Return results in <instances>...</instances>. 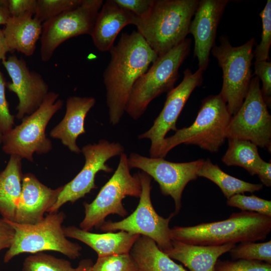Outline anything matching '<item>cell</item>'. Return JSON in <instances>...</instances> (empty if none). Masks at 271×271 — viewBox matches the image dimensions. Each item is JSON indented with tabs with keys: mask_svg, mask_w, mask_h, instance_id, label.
<instances>
[{
	"mask_svg": "<svg viewBox=\"0 0 271 271\" xmlns=\"http://www.w3.org/2000/svg\"><path fill=\"white\" fill-rule=\"evenodd\" d=\"M114 2L140 18L146 16L149 13L154 0H114Z\"/></svg>",
	"mask_w": 271,
	"mask_h": 271,
	"instance_id": "38",
	"label": "cell"
},
{
	"mask_svg": "<svg viewBox=\"0 0 271 271\" xmlns=\"http://www.w3.org/2000/svg\"><path fill=\"white\" fill-rule=\"evenodd\" d=\"M228 148L222 158L227 166L243 168L251 176L256 175L263 161L260 157L257 146L250 141L228 139Z\"/></svg>",
	"mask_w": 271,
	"mask_h": 271,
	"instance_id": "27",
	"label": "cell"
},
{
	"mask_svg": "<svg viewBox=\"0 0 271 271\" xmlns=\"http://www.w3.org/2000/svg\"><path fill=\"white\" fill-rule=\"evenodd\" d=\"M191 40L185 39L164 54L159 56L133 84L125 112L134 120L145 112L150 102L174 88L179 69L190 51Z\"/></svg>",
	"mask_w": 271,
	"mask_h": 271,
	"instance_id": "5",
	"label": "cell"
},
{
	"mask_svg": "<svg viewBox=\"0 0 271 271\" xmlns=\"http://www.w3.org/2000/svg\"><path fill=\"white\" fill-rule=\"evenodd\" d=\"M22 158L12 155L4 170L0 172V214L5 219L14 221L22 191Z\"/></svg>",
	"mask_w": 271,
	"mask_h": 271,
	"instance_id": "24",
	"label": "cell"
},
{
	"mask_svg": "<svg viewBox=\"0 0 271 271\" xmlns=\"http://www.w3.org/2000/svg\"><path fill=\"white\" fill-rule=\"evenodd\" d=\"M93 97L70 96L66 100V112L62 120L50 132V136L60 140L72 152L79 154L81 150L76 144L77 138L85 133V118L94 105Z\"/></svg>",
	"mask_w": 271,
	"mask_h": 271,
	"instance_id": "19",
	"label": "cell"
},
{
	"mask_svg": "<svg viewBox=\"0 0 271 271\" xmlns=\"http://www.w3.org/2000/svg\"><path fill=\"white\" fill-rule=\"evenodd\" d=\"M220 44L211 49L223 72L222 86L219 94L226 103L231 116L240 108L253 77L252 61L254 58V38L239 46H232L225 35L219 38Z\"/></svg>",
	"mask_w": 271,
	"mask_h": 271,
	"instance_id": "7",
	"label": "cell"
},
{
	"mask_svg": "<svg viewBox=\"0 0 271 271\" xmlns=\"http://www.w3.org/2000/svg\"><path fill=\"white\" fill-rule=\"evenodd\" d=\"M65 216L62 211L49 213L33 224L6 219L15 233L13 243L5 254L4 262H9L21 253L34 254L44 251H57L72 259L79 257L81 246L69 240L64 233L62 224Z\"/></svg>",
	"mask_w": 271,
	"mask_h": 271,
	"instance_id": "6",
	"label": "cell"
},
{
	"mask_svg": "<svg viewBox=\"0 0 271 271\" xmlns=\"http://www.w3.org/2000/svg\"><path fill=\"white\" fill-rule=\"evenodd\" d=\"M15 233L14 229L8 221L3 218H0V251L11 246Z\"/></svg>",
	"mask_w": 271,
	"mask_h": 271,
	"instance_id": "39",
	"label": "cell"
},
{
	"mask_svg": "<svg viewBox=\"0 0 271 271\" xmlns=\"http://www.w3.org/2000/svg\"><path fill=\"white\" fill-rule=\"evenodd\" d=\"M59 96L57 93L49 92L35 112L25 116L19 125L2 135L4 153L33 162L34 153L46 154L52 150V142L45 131L49 121L63 105V101Z\"/></svg>",
	"mask_w": 271,
	"mask_h": 271,
	"instance_id": "8",
	"label": "cell"
},
{
	"mask_svg": "<svg viewBox=\"0 0 271 271\" xmlns=\"http://www.w3.org/2000/svg\"><path fill=\"white\" fill-rule=\"evenodd\" d=\"M124 151V147L120 143H111L104 139L96 144L83 146L81 149L85 157L83 167L71 181L63 185L57 201L47 212H57L66 203H74L92 189H96L95 179L97 173L101 171L112 172L113 169L106 164V162L113 157L120 155Z\"/></svg>",
	"mask_w": 271,
	"mask_h": 271,
	"instance_id": "14",
	"label": "cell"
},
{
	"mask_svg": "<svg viewBox=\"0 0 271 271\" xmlns=\"http://www.w3.org/2000/svg\"><path fill=\"white\" fill-rule=\"evenodd\" d=\"M82 0H37L34 18L42 23L78 7Z\"/></svg>",
	"mask_w": 271,
	"mask_h": 271,
	"instance_id": "30",
	"label": "cell"
},
{
	"mask_svg": "<svg viewBox=\"0 0 271 271\" xmlns=\"http://www.w3.org/2000/svg\"><path fill=\"white\" fill-rule=\"evenodd\" d=\"M22 271H76V268L66 259L39 252L25 259Z\"/></svg>",
	"mask_w": 271,
	"mask_h": 271,
	"instance_id": "28",
	"label": "cell"
},
{
	"mask_svg": "<svg viewBox=\"0 0 271 271\" xmlns=\"http://www.w3.org/2000/svg\"><path fill=\"white\" fill-rule=\"evenodd\" d=\"M228 0L199 1L189 33L194 39V55L199 69L203 71L208 67L209 56L215 45L217 29Z\"/></svg>",
	"mask_w": 271,
	"mask_h": 271,
	"instance_id": "17",
	"label": "cell"
},
{
	"mask_svg": "<svg viewBox=\"0 0 271 271\" xmlns=\"http://www.w3.org/2000/svg\"><path fill=\"white\" fill-rule=\"evenodd\" d=\"M2 61L12 80L7 87L19 99L16 117L22 120L40 106L49 92L48 85L39 73L29 69L23 59L12 55Z\"/></svg>",
	"mask_w": 271,
	"mask_h": 271,
	"instance_id": "16",
	"label": "cell"
},
{
	"mask_svg": "<svg viewBox=\"0 0 271 271\" xmlns=\"http://www.w3.org/2000/svg\"><path fill=\"white\" fill-rule=\"evenodd\" d=\"M6 83L0 70V133L3 135L8 132L15 124V116L10 111L6 97Z\"/></svg>",
	"mask_w": 271,
	"mask_h": 271,
	"instance_id": "36",
	"label": "cell"
},
{
	"mask_svg": "<svg viewBox=\"0 0 271 271\" xmlns=\"http://www.w3.org/2000/svg\"><path fill=\"white\" fill-rule=\"evenodd\" d=\"M63 187L52 189L42 183L33 174H24L14 221L33 224L41 221L57 201Z\"/></svg>",
	"mask_w": 271,
	"mask_h": 271,
	"instance_id": "18",
	"label": "cell"
},
{
	"mask_svg": "<svg viewBox=\"0 0 271 271\" xmlns=\"http://www.w3.org/2000/svg\"><path fill=\"white\" fill-rule=\"evenodd\" d=\"M271 231V217L254 212L233 213L225 220L171 228L172 240L199 245H221L263 240Z\"/></svg>",
	"mask_w": 271,
	"mask_h": 271,
	"instance_id": "2",
	"label": "cell"
},
{
	"mask_svg": "<svg viewBox=\"0 0 271 271\" xmlns=\"http://www.w3.org/2000/svg\"><path fill=\"white\" fill-rule=\"evenodd\" d=\"M197 176L214 183L227 199L236 194L258 191L263 187L261 184L247 182L227 174L218 165L213 164L209 159L204 160Z\"/></svg>",
	"mask_w": 271,
	"mask_h": 271,
	"instance_id": "26",
	"label": "cell"
},
{
	"mask_svg": "<svg viewBox=\"0 0 271 271\" xmlns=\"http://www.w3.org/2000/svg\"><path fill=\"white\" fill-rule=\"evenodd\" d=\"M2 31L12 51L16 50L30 56L35 52L41 37L42 23L31 15L10 17Z\"/></svg>",
	"mask_w": 271,
	"mask_h": 271,
	"instance_id": "23",
	"label": "cell"
},
{
	"mask_svg": "<svg viewBox=\"0 0 271 271\" xmlns=\"http://www.w3.org/2000/svg\"><path fill=\"white\" fill-rule=\"evenodd\" d=\"M262 22L260 43L253 51L256 61H269L271 45V1L267 0L263 9L259 14Z\"/></svg>",
	"mask_w": 271,
	"mask_h": 271,
	"instance_id": "31",
	"label": "cell"
},
{
	"mask_svg": "<svg viewBox=\"0 0 271 271\" xmlns=\"http://www.w3.org/2000/svg\"><path fill=\"white\" fill-rule=\"evenodd\" d=\"M226 204L242 211L254 212L271 217V201L258 197L254 195L246 196L236 194L227 199Z\"/></svg>",
	"mask_w": 271,
	"mask_h": 271,
	"instance_id": "32",
	"label": "cell"
},
{
	"mask_svg": "<svg viewBox=\"0 0 271 271\" xmlns=\"http://www.w3.org/2000/svg\"><path fill=\"white\" fill-rule=\"evenodd\" d=\"M63 229L67 237L85 243L96 252L98 257L129 253L141 235L124 231L96 233L75 226H64Z\"/></svg>",
	"mask_w": 271,
	"mask_h": 271,
	"instance_id": "21",
	"label": "cell"
},
{
	"mask_svg": "<svg viewBox=\"0 0 271 271\" xmlns=\"http://www.w3.org/2000/svg\"><path fill=\"white\" fill-rule=\"evenodd\" d=\"M214 271H271V263L255 260H217Z\"/></svg>",
	"mask_w": 271,
	"mask_h": 271,
	"instance_id": "34",
	"label": "cell"
},
{
	"mask_svg": "<svg viewBox=\"0 0 271 271\" xmlns=\"http://www.w3.org/2000/svg\"><path fill=\"white\" fill-rule=\"evenodd\" d=\"M124 153L120 155L117 167L108 181L101 187L95 199L90 203L84 202L85 216L80 228L90 231L98 229L110 214L124 217L127 212L122 204L126 196L139 198L142 187L138 174L131 175Z\"/></svg>",
	"mask_w": 271,
	"mask_h": 271,
	"instance_id": "9",
	"label": "cell"
},
{
	"mask_svg": "<svg viewBox=\"0 0 271 271\" xmlns=\"http://www.w3.org/2000/svg\"><path fill=\"white\" fill-rule=\"evenodd\" d=\"M10 17L6 9L0 5V26L5 25Z\"/></svg>",
	"mask_w": 271,
	"mask_h": 271,
	"instance_id": "43",
	"label": "cell"
},
{
	"mask_svg": "<svg viewBox=\"0 0 271 271\" xmlns=\"http://www.w3.org/2000/svg\"><path fill=\"white\" fill-rule=\"evenodd\" d=\"M231 116L219 94L207 96L202 100L190 126L178 129L174 135L165 139L159 158H164L172 149L182 144L217 152L227 139L226 130Z\"/></svg>",
	"mask_w": 271,
	"mask_h": 271,
	"instance_id": "4",
	"label": "cell"
},
{
	"mask_svg": "<svg viewBox=\"0 0 271 271\" xmlns=\"http://www.w3.org/2000/svg\"><path fill=\"white\" fill-rule=\"evenodd\" d=\"M205 160L185 163L167 161L164 158L146 157L132 153L127 158L130 168H137L156 181L162 194L171 196L175 202L174 215L180 211L183 192L187 184L198 178Z\"/></svg>",
	"mask_w": 271,
	"mask_h": 271,
	"instance_id": "13",
	"label": "cell"
},
{
	"mask_svg": "<svg viewBox=\"0 0 271 271\" xmlns=\"http://www.w3.org/2000/svg\"><path fill=\"white\" fill-rule=\"evenodd\" d=\"M102 0H82L77 8L42 23L40 37L42 61H48L55 50L66 40L81 35H91Z\"/></svg>",
	"mask_w": 271,
	"mask_h": 271,
	"instance_id": "12",
	"label": "cell"
},
{
	"mask_svg": "<svg viewBox=\"0 0 271 271\" xmlns=\"http://www.w3.org/2000/svg\"><path fill=\"white\" fill-rule=\"evenodd\" d=\"M137 17L114 0L106 1L97 15L90 35L95 47L101 52H109L120 31L127 25H134Z\"/></svg>",
	"mask_w": 271,
	"mask_h": 271,
	"instance_id": "20",
	"label": "cell"
},
{
	"mask_svg": "<svg viewBox=\"0 0 271 271\" xmlns=\"http://www.w3.org/2000/svg\"><path fill=\"white\" fill-rule=\"evenodd\" d=\"M198 0H154L148 14L134 25L158 56L183 41L189 33Z\"/></svg>",
	"mask_w": 271,
	"mask_h": 271,
	"instance_id": "3",
	"label": "cell"
},
{
	"mask_svg": "<svg viewBox=\"0 0 271 271\" xmlns=\"http://www.w3.org/2000/svg\"><path fill=\"white\" fill-rule=\"evenodd\" d=\"M92 271H136L137 267L129 253L98 257Z\"/></svg>",
	"mask_w": 271,
	"mask_h": 271,
	"instance_id": "33",
	"label": "cell"
},
{
	"mask_svg": "<svg viewBox=\"0 0 271 271\" xmlns=\"http://www.w3.org/2000/svg\"><path fill=\"white\" fill-rule=\"evenodd\" d=\"M233 259L255 260L271 263V240L264 242H243L229 251Z\"/></svg>",
	"mask_w": 271,
	"mask_h": 271,
	"instance_id": "29",
	"label": "cell"
},
{
	"mask_svg": "<svg viewBox=\"0 0 271 271\" xmlns=\"http://www.w3.org/2000/svg\"><path fill=\"white\" fill-rule=\"evenodd\" d=\"M2 134L0 133V145L2 144Z\"/></svg>",
	"mask_w": 271,
	"mask_h": 271,
	"instance_id": "44",
	"label": "cell"
},
{
	"mask_svg": "<svg viewBox=\"0 0 271 271\" xmlns=\"http://www.w3.org/2000/svg\"><path fill=\"white\" fill-rule=\"evenodd\" d=\"M93 262L90 259L81 260L76 267V271H92Z\"/></svg>",
	"mask_w": 271,
	"mask_h": 271,
	"instance_id": "42",
	"label": "cell"
},
{
	"mask_svg": "<svg viewBox=\"0 0 271 271\" xmlns=\"http://www.w3.org/2000/svg\"><path fill=\"white\" fill-rule=\"evenodd\" d=\"M129 254L138 271H188L161 250L151 238L140 235Z\"/></svg>",
	"mask_w": 271,
	"mask_h": 271,
	"instance_id": "25",
	"label": "cell"
},
{
	"mask_svg": "<svg viewBox=\"0 0 271 271\" xmlns=\"http://www.w3.org/2000/svg\"><path fill=\"white\" fill-rule=\"evenodd\" d=\"M254 74L262 82L261 92L267 107L271 106V62L270 61H255Z\"/></svg>",
	"mask_w": 271,
	"mask_h": 271,
	"instance_id": "35",
	"label": "cell"
},
{
	"mask_svg": "<svg viewBox=\"0 0 271 271\" xmlns=\"http://www.w3.org/2000/svg\"><path fill=\"white\" fill-rule=\"evenodd\" d=\"M227 139L251 142L257 147L271 149V115L261 92L257 76L251 78L245 98L230 120L226 130Z\"/></svg>",
	"mask_w": 271,
	"mask_h": 271,
	"instance_id": "11",
	"label": "cell"
},
{
	"mask_svg": "<svg viewBox=\"0 0 271 271\" xmlns=\"http://www.w3.org/2000/svg\"><path fill=\"white\" fill-rule=\"evenodd\" d=\"M12 52L8 47L3 31L0 29V60L5 59L6 54Z\"/></svg>",
	"mask_w": 271,
	"mask_h": 271,
	"instance_id": "41",
	"label": "cell"
},
{
	"mask_svg": "<svg viewBox=\"0 0 271 271\" xmlns=\"http://www.w3.org/2000/svg\"><path fill=\"white\" fill-rule=\"evenodd\" d=\"M110 61L103 74L109 121L117 124L125 112L133 84L158 56L137 31L122 33L109 51Z\"/></svg>",
	"mask_w": 271,
	"mask_h": 271,
	"instance_id": "1",
	"label": "cell"
},
{
	"mask_svg": "<svg viewBox=\"0 0 271 271\" xmlns=\"http://www.w3.org/2000/svg\"><path fill=\"white\" fill-rule=\"evenodd\" d=\"M142 187L139 204L134 211L123 219L115 222L105 221L98 228L105 232L124 231L148 237L153 239L163 252L172 247L169 222L172 213L164 218L155 210L151 198V177L144 172L138 173Z\"/></svg>",
	"mask_w": 271,
	"mask_h": 271,
	"instance_id": "10",
	"label": "cell"
},
{
	"mask_svg": "<svg viewBox=\"0 0 271 271\" xmlns=\"http://www.w3.org/2000/svg\"><path fill=\"white\" fill-rule=\"evenodd\" d=\"M203 72L199 68L194 73L189 69H185L181 83L168 92L164 107L152 127L139 136L140 140L151 141V158H159L166 134L171 130L178 129L177 119L191 93L202 84Z\"/></svg>",
	"mask_w": 271,
	"mask_h": 271,
	"instance_id": "15",
	"label": "cell"
},
{
	"mask_svg": "<svg viewBox=\"0 0 271 271\" xmlns=\"http://www.w3.org/2000/svg\"><path fill=\"white\" fill-rule=\"evenodd\" d=\"M256 175L259 177L261 184L266 187L271 186V163L263 161Z\"/></svg>",
	"mask_w": 271,
	"mask_h": 271,
	"instance_id": "40",
	"label": "cell"
},
{
	"mask_svg": "<svg viewBox=\"0 0 271 271\" xmlns=\"http://www.w3.org/2000/svg\"><path fill=\"white\" fill-rule=\"evenodd\" d=\"M136 271H138V270H136Z\"/></svg>",
	"mask_w": 271,
	"mask_h": 271,
	"instance_id": "45",
	"label": "cell"
},
{
	"mask_svg": "<svg viewBox=\"0 0 271 271\" xmlns=\"http://www.w3.org/2000/svg\"><path fill=\"white\" fill-rule=\"evenodd\" d=\"M37 0H0V5L6 9L12 17L33 16Z\"/></svg>",
	"mask_w": 271,
	"mask_h": 271,
	"instance_id": "37",
	"label": "cell"
},
{
	"mask_svg": "<svg viewBox=\"0 0 271 271\" xmlns=\"http://www.w3.org/2000/svg\"><path fill=\"white\" fill-rule=\"evenodd\" d=\"M235 246L232 243L199 245L172 240V247L164 252L172 259L181 262L190 271H214L218 258Z\"/></svg>",
	"mask_w": 271,
	"mask_h": 271,
	"instance_id": "22",
	"label": "cell"
}]
</instances>
